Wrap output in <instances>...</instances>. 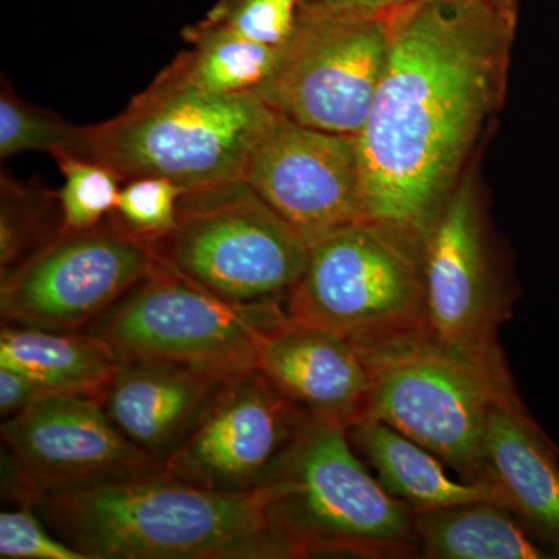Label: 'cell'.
I'll return each instance as SVG.
<instances>
[{"label": "cell", "instance_id": "603a6c76", "mask_svg": "<svg viewBox=\"0 0 559 559\" xmlns=\"http://www.w3.org/2000/svg\"><path fill=\"white\" fill-rule=\"evenodd\" d=\"M90 127H79L51 110L22 100L9 81L0 92V157L9 159L25 151H44L51 156L72 154L84 159Z\"/></svg>", "mask_w": 559, "mask_h": 559}, {"label": "cell", "instance_id": "52a82bcc", "mask_svg": "<svg viewBox=\"0 0 559 559\" xmlns=\"http://www.w3.org/2000/svg\"><path fill=\"white\" fill-rule=\"evenodd\" d=\"M393 13L299 3L294 31L255 94L283 119L358 138L388 62Z\"/></svg>", "mask_w": 559, "mask_h": 559}, {"label": "cell", "instance_id": "44dd1931", "mask_svg": "<svg viewBox=\"0 0 559 559\" xmlns=\"http://www.w3.org/2000/svg\"><path fill=\"white\" fill-rule=\"evenodd\" d=\"M190 50L171 62L191 83L216 94H255L275 68L278 47L266 46L207 20L183 32Z\"/></svg>", "mask_w": 559, "mask_h": 559}, {"label": "cell", "instance_id": "7a4b0ae2", "mask_svg": "<svg viewBox=\"0 0 559 559\" xmlns=\"http://www.w3.org/2000/svg\"><path fill=\"white\" fill-rule=\"evenodd\" d=\"M33 507L87 559H293L267 521L263 492L212 491L165 471Z\"/></svg>", "mask_w": 559, "mask_h": 559}, {"label": "cell", "instance_id": "9c48e42d", "mask_svg": "<svg viewBox=\"0 0 559 559\" xmlns=\"http://www.w3.org/2000/svg\"><path fill=\"white\" fill-rule=\"evenodd\" d=\"M285 318V301L231 304L157 263L87 331L120 358L170 360L227 381L257 369L261 337Z\"/></svg>", "mask_w": 559, "mask_h": 559}, {"label": "cell", "instance_id": "277c9868", "mask_svg": "<svg viewBox=\"0 0 559 559\" xmlns=\"http://www.w3.org/2000/svg\"><path fill=\"white\" fill-rule=\"evenodd\" d=\"M261 492L293 559L419 558L414 511L382 488L333 423L312 419Z\"/></svg>", "mask_w": 559, "mask_h": 559}, {"label": "cell", "instance_id": "ffe728a7", "mask_svg": "<svg viewBox=\"0 0 559 559\" xmlns=\"http://www.w3.org/2000/svg\"><path fill=\"white\" fill-rule=\"evenodd\" d=\"M419 558L549 559L559 558L506 506L476 500L415 513Z\"/></svg>", "mask_w": 559, "mask_h": 559}, {"label": "cell", "instance_id": "9a60e30c", "mask_svg": "<svg viewBox=\"0 0 559 559\" xmlns=\"http://www.w3.org/2000/svg\"><path fill=\"white\" fill-rule=\"evenodd\" d=\"M257 370L314 419L348 430L369 415L371 381L362 355L344 337L289 314L261 337Z\"/></svg>", "mask_w": 559, "mask_h": 559}, {"label": "cell", "instance_id": "83f0119b", "mask_svg": "<svg viewBox=\"0 0 559 559\" xmlns=\"http://www.w3.org/2000/svg\"><path fill=\"white\" fill-rule=\"evenodd\" d=\"M50 393L32 378L9 367H0V415L3 419L14 417Z\"/></svg>", "mask_w": 559, "mask_h": 559}, {"label": "cell", "instance_id": "f1b7e54d", "mask_svg": "<svg viewBox=\"0 0 559 559\" xmlns=\"http://www.w3.org/2000/svg\"><path fill=\"white\" fill-rule=\"evenodd\" d=\"M409 0H300L301 5L340 7L364 11H395Z\"/></svg>", "mask_w": 559, "mask_h": 559}, {"label": "cell", "instance_id": "ba28073f", "mask_svg": "<svg viewBox=\"0 0 559 559\" xmlns=\"http://www.w3.org/2000/svg\"><path fill=\"white\" fill-rule=\"evenodd\" d=\"M360 355L370 373V417L417 441L460 479L487 487L485 428L496 396L514 385L510 371L487 369L429 337Z\"/></svg>", "mask_w": 559, "mask_h": 559}, {"label": "cell", "instance_id": "3957f363", "mask_svg": "<svg viewBox=\"0 0 559 559\" xmlns=\"http://www.w3.org/2000/svg\"><path fill=\"white\" fill-rule=\"evenodd\" d=\"M277 117L252 92L205 91L170 64L123 112L90 127L84 159L106 165L121 182L164 178L183 191L207 189L245 180Z\"/></svg>", "mask_w": 559, "mask_h": 559}, {"label": "cell", "instance_id": "484cf974", "mask_svg": "<svg viewBox=\"0 0 559 559\" xmlns=\"http://www.w3.org/2000/svg\"><path fill=\"white\" fill-rule=\"evenodd\" d=\"M300 0H219L205 20L246 38L282 47L296 24Z\"/></svg>", "mask_w": 559, "mask_h": 559}, {"label": "cell", "instance_id": "cb8c5ba5", "mask_svg": "<svg viewBox=\"0 0 559 559\" xmlns=\"http://www.w3.org/2000/svg\"><path fill=\"white\" fill-rule=\"evenodd\" d=\"M53 159L64 176V186L58 191L64 230L91 229L116 212L121 190L116 173L72 154H57Z\"/></svg>", "mask_w": 559, "mask_h": 559}, {"label": "cell", "instance_id": "2e32d148", "mask_svg": "<svg viewBox=\"0 0 559 559\" xmlns=\"http://www.w3.org/2000/svg\"><path fill=\"white\" fill-rule=\"evenodd\" d=\"M484 469L496 500L559 557V451L514 385L488 412Z\"/></svg>", "mask_w": 559, "mask_h": 559}, {"label": "cell", "instance_id": "7c38bea8", "mask_svg": "<svg viewBox=\"0 0 559 559\" xmlns=\"http://www.w3.org/2000/svg\"><path fill=\"white\" fill-rule=\"evenodd\" d=\"M0 433L2 491L17 506L164 471L92 396H44L3 419Z\"/></svg>", "mask_w": 559, "mask_h": 559}, {"label": "cell", "instance_id": "ac0fdd59", "mask_svg": "<svg viewBox=\"0 0 559 559\" xmlns=\"http://www.w3.org/2000/svg\"><path fill=\"white\" fill-rule=\"evenodd\" d=\"M120 356L91 331H60L2 323L0 367L21 371L50 395L100 400Z\"/></svg>", "mask_w": 559, "mask_h": 559}, {"label": "cell", "instance_id": "e0dca14e", "mask_svg": "<svg viewBox=\"0 0 559 559\" xmlns=\"http://www.w3.org/2000/svg\"><path fill=\"white\" fill-rule=\"evenodd\" d=\"M223 382L170 360L120 358L100 403L114 426L164 466L182 447Z\"/></svg>", "mask_w": 559, "mask_h": 559}, {"label": "cell", "instance_id": "5bb4252c", "mask_svg": "<svg viewBox=\"0 0 559 559\" xmlns=\"http://www.w3.org/2000/svg\"><path fill=\"white\" fill-rule=\"evenodd\" d=\"M245 180L310 246L367 221L356 138L278 116Z\"/></svg>", "mask_w": 559, "mask_h": 559}, {"label": "cell", "instance_id": "d4e9b609", "mask_svg": "<svg viewBox=\"0 0 559 559\" xmlns=\"http://www.w3.org/2000/svg\"><path fill=\"white\" fill-rule=\"evenodd\" d=\"M182 193L178 183L164 178L130 180L120 190L112 215L132 234L151 241L175 229Z\"/></svg>", "mask_w": 559, "mask_h": 559}, {"label": "cell", "instance_id": "8992f818", "mask_svg": "<svg viewBox=\"0 0 559 559\" xmlns=\"http://www.w3.org/2000/svg\"><path fill=\"white\" fill-rule=\"evenodd\" d=\"M150 242L162 267L237 305L286 301L310 255L246 180L183 191L175 229Z\"/></svg>", "mask_w": 559, "mask_h": 559}, {"label": "cell", "instance_id": "5b68a950", "mask_svg": "<svg viewBox=\"0 0 559 559\" xmlns=\"http://www.w3.org/2000/svg\"><path fill=\"white\" fill-rule=\"evenodd\" d=\"M423 240L364 221L310 246L286 297L289 318L330 331L359 353L428 336Z\"/></svg>", "mask_w": 559, "mask_h": 559}, {"label": "cell", "instance_id": "6da1fadb", "mask_svg": "<svg viewBox=\"0 0 559 559\" xmlns=\"http://www.w3.org/2000/svg\"><path fill=\"white\" fill-rule=\"evenodd\" d=\"M516 27L481 0H409L395 10L384 73L356 138L367 221L425 240L506 102Z\"/></svg>", "mask_w": 559, "mask_h": 559}, {"label": "cell", "instance_id": "4fadbf2b", "mask_svg": "<svg viewBox=\"0 0 559 559\" xmlns=\"http://www.w3.org/2000/svg\"><path fill=\"white\" fill-rule=\"evenodd\" d=\"M312 418L260 370L224 381L182 447L164 465L173 479L212 491H261Z\"/></svg>", "mask_w": 559, "mask_h": 559}, {"label": "cell", "instance_id": "4316f807", "mask_svg": "<svg viewBox=\"0 0 559 559\" xmlns=\"http://www.w3.org/2000/svg\"><path fill=\"white\" fill-rule=\"evenodd\" d=\"M0 558L87 559L58 538L28 503L0 513Z\"/></svg>", "mask_w": 559, "mask_h": 559}, {"label": "cell", "instance_id": "8fae6325", "mask_svg": "<svg viewBox=\"0 0 559 559\" xmlns=\"http://www.w3.org/2000/svg\"><path fill=\"white\" fill-rule=\"evenodd\" d=\"M156 267L151 242L114 215L91 229L62 230L0 277L2 323L87 330Z\"/></svg>", "mask_w": 559, "mask_h": 559}, {"label": "cell", "instance_id": "f546056e", "mask_svg": "<svg viewBox=\"0 0 559 559\" xmlns=\"http://www.w3.org/2000/svg\"><path fill=\"white\" fill-rule=\"evenodd\" d=\"M488 5L495 7L496 10L502 11L507 16L518 20V10H520V0H481Z\"/></svg>", "mask_w": 559, "mask_h": 559}, {"label": "cell", "instance_id": "d6986e66", "mask_svg": "<svg viewBox=\"0 0 559 559\" xmlns=\"http://www.w3.org/2000/svg\"><path fill=\"white\" fill-rule=\"evenodd\" d=\"M347 433L382 488L414 513L496 500L484 485L451 477L443 460L381 419L367 415Z\"/></svg>", "mask_w": 559, "mask_h": 559}, {"label": "cell", "instance_id": "7402d4cb", "mask_svg": "<svg viewBox=\"0 0 559 559\" xmlns=\"http://www.w3.org/2000/svg\"><path fill=\"white\" fill-rule=\"evenodd\" d=\"M64 230L60 194L2 173L0 179V277L46 248Z\"/></svg>", "mask_w": 559, "mask_h": 559}, {"label": "cell", "instance_id": "30bf717a", "mask_svg": "<svg viewBox=\"0 0 559 559\" xmlns=\"http://www.w3.org/2000/svg\"><path fill=\"white\" fill-rule=\"evenodd\" d=\"M476 165L460 180L423 240L428 336L487 369L509 370L499 330L513 314L516 288L492 240Z\"/></svg>", "mask_w": 559, "mask_h": 559}]
</instances>
